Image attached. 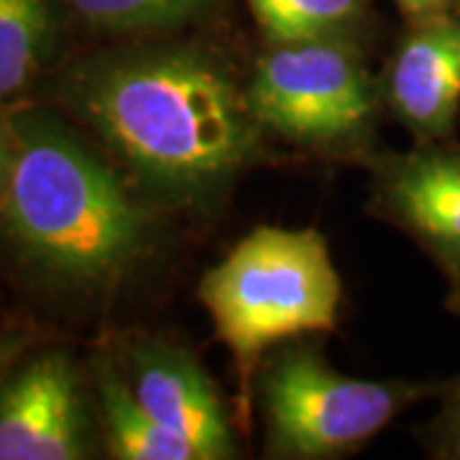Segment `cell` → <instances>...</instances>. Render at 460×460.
<instances>
[{
    "label": "cell",
    "instance_id": "1",
    "mask_svg": "<svg viewBox=\"0 0 460 460\" xmlns=\"http://www.w3.org/2000/svg\"><path fill=\"white\" fill-rule=\"evenodd\" d=\"M65 98L133 180L169 205L223 195L261 151L246 84L199 47L90 57L69 72Z\"/></svg>",
    "mask_w": 460,
    "mask_h": 460
},
{
    "label": "cell",
    "instance_id": "2",
    "mask_svg": "<svg viewBox=\"0 0 460 460\" xmlns=\"http://www.w3.org/2000/svg\"><path fill=\"white\" fill-rule=\"evenodd\" d=\"M11 128L16 156L0 213L21 259L80 292L128 279L154 246V213L54 115L21 113Z\"/></svg>",
    "mask_w": 460,
    "mask_h": 460
},
{
    "label": "cell",
    "instance_id": "3",
    "mask_svg": "<svg viewBox=\"0 0 460 460\" xmlns=\"http://www.w3.org/2000/svg\"><path fill=\"white\" fill-rule=\"evenodd\" d=\"M198 295L233 356L246 411L266 350L335 330L343 281L320 230L263 226L199 279Z\"/></svg>",
    "mask_w": 460,
    "mask_h": 460
},
{
    "label": "cell",
    "instance_id": "4",
    "mask_svg": "<svg viewBox=\"0 0 460 460\" xmlns=\"http://www.w3.org/2000/svg\"><path fill=\"white\" fill-rule=\"evenodd\" d=\"M447 381H366L335 371L307 341H287L261 363L256 396L266 458L332 460L358 453L402 411L443 396Z\"/></svg>",
    "mask_w": 460,
    "mask_h": 460
},
{
    "label": "cell",
    "instance_id": "5",
    "mask_svg": "<svg viewBox=\"0 0 460 460\" xmlns=\"http://www.w3.org/2000/svg\"><path fill=\"white\" fill-rule=\"evenodd\" d=\"M246 93L263 133L328 156H368L384 111L350 39L269 44Z\"/></svg>",
    "mask_w": 460,
    "mask_h": 460
},
{
    "label": "cell",
    "instance_id": "6",
    "mask_svg": "<svg viewBox=\"0 0 460 460\" xmlns=\"http://www.w3.org/2000/svg\"><path fill=\"white\" fill-rule=\"evenodd\" d=\"M368 210L428 253L447 281V310L460 302V144H414L366 156Z\"/></svg>",
    "mask_w": 460,
    "mask_h": 460
},
{
    "label": "cell",
    "instance_id": "7",
    "mask_svg": "<svg viewBox=\"0 0 460 460\" xmlns=\"http://www.w3.org/2000/svg\"><path fill=\"white\" fill-rule=\"evenodd\" d=\"M90 450V414L69 353H36L0 381V460H80Z\"/></svg>",
    "mask_w": 460,
    "mask_h": 460
},
{
    "label": "cell",
    "instance_id": "8",
    "mask_svg": "<svg viewBox=\"0 0 460 460\" xmlns=\"http://www.w3.org/2000/svg\"><path fill=\"white\" fill-rule=\"evenodd\" d=\"M118 363L148 414L198 460L238 458L228 410L198 356L164 338H126Z\"/></svg>",
    "mask_w": 460,
    "mask_h": 460
},
{
    "label": "cell",
    "instance_id": "9",
    "mask_svg": "<svg viewBox=\"0 0 460 460\" xmlns=\"http://www.w3.org/2000/svg\"><path fill=\"white\" fill-rule=\"evenodd\" d=\"M378 87L384 108L414 144L456 138L460 123V13L407 21Z\"/></svg>",
    "mask_w": 460,
    "mask_h": 460
},
{
    "label": "cell",
    "instance_id": "10",
    "mask_svg": "<svg viewBox=\"0 0 460 460\" xmlns=\"http://www.w3.org/2000/svg\"><path fill=\"white\" fill-rule=\"evenodd\" d=\"M100 420L108 456L118 460H198L190 445L164 429L133 394L120 363L111 353L93 361Z\"/></svg>",
    "mask_w": 460,
    "mask_h": 460
},
{
    "label": "cell",
    "instance_id": "11",
    "mask_svg": "<svg viewBox=\"0 0 460 460\" xmlns=\"http://www.w3.org/2000/svg\"><path fill=\"white\" fill-rule=\"evenodd\" d=\"M54 44V0H0V102L21 95Z\"/></svg>",
    "mask_w": 460,
    "mask_h": 460
},
{
    "label": "cell",
    "instance_id": "12",
    "mask_svg": "<svg viewBox=\"0 0 460 460\" xmlns=\"http://www.w3.org/2000/svg\"><path fill=\"white\" fill-rule=\"evenodd\" d=\"M269 44L348 39L361 23L366 0H246Z\"/></svg>",
    "mask_w": 460,
    "mask_h": 460
},
{
    "label": "cell",
    "instance_id": "13",
    "mask_svg": "<svg viewBox=\"0 0 460 460\" xmlns=\"http://www.w3.org/2000/svg\"><path fill=\"white\" fill-rule=\"evenodd\" d=\"M215 0H69L84 26L102 33H164L199 18Z\"/></svg>",
    "mask_w": 460,
    "mask_h": 460
},
{
    "label": "cell",
    "instance_id": "14",
    "mask_svg": "<svg viewBox=\"0 0 460 460\" xmlns=\"http://www.w3.org/2000/svg\"><path fill=\"white\" fill-rule=\"evenodd\" d=\"M440 399L438 417L422 432L425 447L432 458L460 460V376L450 378Z\"/></svg>",
    "mask_w": 460,
    "mask_h": 460
},
{
    "label": "cell",
    "instance_id": "15",
    "mask_svg": "<svg viewBox=\"0 0 460 460\" xmlns=\"http://www.w3.org/2000/svg\"><path fill=\"white\" fill-rule=\"evenodd\" d=\"M396 5L407 21L460 13V0H396Z\"/></svg>",
    "mask_w": 460,
    "mask_h": 460
},
{
    "label": "cell",
    "instance_id": "16",
    "mask_svg": "<svg viewBox=\"0 0 460 460\" xmlns=\"http://www.w3.org/2000/svg\"><path fill=\"white\" fill-rule=\"evenodd\" d=\"M13 156H16V138H13V128L11 120H0V202L5 198L8 181H11V172H13Z\"/></svg>",
    "mask_w": 460,
    "mask_h": 460
},
{
    "label": "cell",
    "instance_id": "17",
    "mask_svg": "<svg viewBox=\"0 0 460 460\" xmlns=\"http://www.w3.org/2000/svg\"><path fill=\"white\" fill-rule=\"evenodd\" d=\"M29 338L13 332V335H0V381L11 374V366L16 363V358L26 350Z\"/></svg>",
    "mask_w": 460,
    "mask_h": 460
},
{
    "label": "cell",
    "instance_id": "18",
    "mask_svg": "<svg viewBox=\"0 0 460 460\" xmlns=\"http://www.w3.org/2000/svg\"><path fill=\"white\" fill-rule=\"evenodd\" d=\"M450 313L460 314V302H456V305H453V307H450Z\"/></svg>",
    "mask_w": 460,
    "mask_h": 460
}]
</instances>
